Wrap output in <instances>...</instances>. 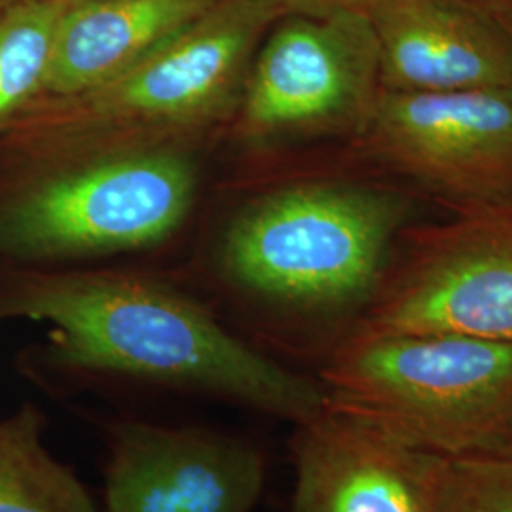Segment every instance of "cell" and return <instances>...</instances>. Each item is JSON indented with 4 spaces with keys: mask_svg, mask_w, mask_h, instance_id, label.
Instances as JSON below:
<instances>
[{
    "mask_svg": "<svg viewBox=\"0 0 512 512\" xmlns=\"http://www.w3.org/2000/svg\"><path fill=\"white\" fill-rule=\"evenodd\" d=\"M497 4H501V6H507L509 10H512V0H497Z\"/></svg>",
    "mask_w": 512,
    "mask_h": 512,
    "instance_id": "17",
    "label": "cell"
},
{
    "mask_svg": "<svg viewBox=\"0 0 512 512\" xmlns=\"http://www.w3.org/2000/svg\"><path fill=\"white\" fill-rule=\"evenodd\" d=\"M291 512H439L444 458L336 408L294 425Z\"/></svg>",
    "mask_w": 512,
    "mask_h": 512,
    "instance_id": "10",
    "label": "cell"
},
{
    "mask_svg": "<svg viewBox=\"0 0 512 512\" xmlns=\"http://www.w3.org/2000/svg\"><path fill=\"white\" fill-rule=\"evenodd\" d=\"M196 173L171 150L61 164L0 162V266L148 247L183 222Z\"/></svg>",
    "mask_w": 512,
    "mask_h": 512,
    "instance_id": "5",
    "label": "cell"
},
{
    "mask_svg": "<svg viewBox=\"0 0 512 512\" xmlns=\"http://www.w3.org/2000/svg\"><path fill=\"white\" fill-rule=\"evenodd\" d=\"M372 21L382 92L512 88V29L471 0H385Z\"/></svg>",
    "mask_w": 512,
    "mask_h": 512,
    "instance_id": "11",
    "label": "cell"
},
{
    "mask_svg": "<svg viewBox=\"0 0 512 512\" xmlns=\"http://www.w3.org/2000/svg\"><path fill=\"white\" fill-rule=\"evenodd\" d=\"M329 404L440 458L512 442V344L351 332L319 366Z\"/></svg>",
    "mask_w": 512,
    "mask_h": 512,
    "instance_id": "4",
    "label": "cell"
},
{
    "mask_svg": "<svg viewBox=\"0 0 512 512\" xmlns=\"http://www.w3.org/2000/svg\"><path fill=\"white\" fill-rule=\"evenodd\" d=\"M361 137L376 160L454 209H512L509 90L382 92Z\"/></svg>",
    "mask_w": 512,
    "mask_h": 512,
    "instance_id": "8",
    "label": "cell"
},
{
    "mask_svg": "<svg viewBox=\"0 0 512 512\" xmlns=\"http://www.w3.org/2000/svg\"><path fill=\"white\" fill-rule=\"evenodd\" d=\"M283 18L247 76L243 133L361 135L382 95L372 21L357 12Z\"/></svg>",
    "mask_w": 512,
    "mask_h": 512,
    "instance_id": "7",
    "label": "cell"
},
{
    "mask_svg": "<svg viewBox=\"0 0 512 512\" xmlns=\"http://www.w3.org/2000/svg\"><path fill=\"white\" fill-rule=\"evenodd\" d=\"M105 511L253 512L268 458L251 439L203 425L112 420Z\"/></svg>",
    "mask_w": 512,
    "mask_h": 512,
    "instance_id": "9",
    "label": "cell"
},
{
    "mask_svg": "<svg viewBox=\"0 0 512 512\" xmlns=\"http://www.w3.org/2000/svg\"><path fill=\"white\" fill-rule=\"evenodd\" d=\"M48 323L44 370L67 384L156 387L294 425L319 416L327 389L251 346L200 300L156 279L10 266L0 321Z\"/></svg>",
    "mask_w": 512,
    "mask_h": 512,
    "instance_id": "1",
    "label": "cell"
},
{
    "mask_svg": "<svg viewBox=\"0 0 512 512\" xmlns=\"http://www.w3.org/2000/svg\"><path fill=\"white\" fill-rule=\"evenodd\" d=\"M511 93H512V88H511Z\"/></svg>",
    "mask_w": 512,
    "mask_h": 512,
    "instance_id": "19",
    "label": "cell"
},
{
    "mask_svg": "<svg viewBox=\"0 0 512 512\" xmlns=\"http://www.w3.org/2000/svg\"><path fill=\"white\" fill-rule=\"evenodd\" d=\"M408 209L403 196L368 186L283 188L234 222L220 279L243 308L325 361L380 291Z\"/></svg>",
    "mask_w": 512,
    "mask_h": 512,
    "instance_id": "2",
    "label": "cell"
},
{
    "mask_svg": "<svg viewBox=\"0 0 512 512\" xmlns=\"http://www.w3.org/2000/svg\"><path fill=\"white\" fill-rule=\"evenodd\" d=\"M439 512H512V442L459 458H444Z\"/></svg>",
    "mask_w": 512,
    "mask_h": 512,
    "instance_id": "15",
    "label": "cell"
},
{
    "mask_svg": "<svg viewBox=\"0 0 512 512\" xmlns=\"http://www.w3.org/2000/svg\"><path fill=\"white\" fill-rule=\"evenodd\" d=\"M403 228V251L353 332L458 334L512 344V209L456 207Z\"/></svg>",
    "mask_w": 512,
    "mask_h": 512,
    "instance_id": "6",
    "label": "cell"
},
{
    "mask_svg": "<svg viewBox=\"0 0 512 512\" xmlns=\"http://www.w3.org/2000/svg\"><path fill=\"white\" fill-rule=\"evenodd\" d=\"M69 2L10 0L0 6V131L42 97Z\"/></svg>",
    "mask_w": 512,
    "mask_h": 512,
    "instance_id": "14",
    "label": "cell"
},
{
    "mask_svg": "<svg viewBox=\"0 0 512 512\" xmlns=\"http://www.w3.org/2000/svg\"><path fill=\"white\" fill-rule=\"evenodd\" d=\"M6 2H10V0H0V6H4Z\"/></svg>",
    "mask_w": 512,
    "mask_h": 512,
    "instance_id": "18",
    "label": "cell"
},
{
    "mask_svg": "<svg viewBox=\"0 0 512 512\" xmlns=\"http://www.w3.org/2000/svg\"><path fill=\"white\" fill-rule=\"evenodd\" d=\"M281 16H329L340 12L370 14L385 0H270Z\"/></svg>",
    "mask_w": 512,
    "mask_h": 512,
    "instance_id": "16",
    "label": "cell"
},
{
    "mask_svg": "<svg viewBox=\"0 0 512 512\" xmlns=\"http://www.w3.org/2000/svg\"><path fill=\"white\" fill-rule=\"evenodd\" d=\"M277 18L270 0H220L109 82L21 110L0 131V162H74L205 122L234 95L258 38Z\"/></svg>",
    "mask_w": 512,
    "mask_h": 512,
    "instance_id": "3",
    "label": "cell"
},
{
    "mask_svg": "<svg viewBox=\"0 0 512 512\" xmlns=\"http://www.w3.org/2000/svg\"><path fill=\"white\" fill-rule=\"evenodd\" d=\"M220 0H71L42 97L88 92L183 33Z\"/></svg>",
    "mask_w": 512,
    "mask_h": 512,
    "instance_id": "12",
    "label": "cell"
},
{
    "mask_svg": "<svg viewBox=\"0 0 512 512\" xmlns=\"http://www.w3.org/2000/svg\"><path fill=\"white\" fill-rule=\"evenodd\" d=\"M46 414L33 403L0 418V512H101L73 469L44 444Z\"/></svg>",
    "mask_w": 512,
    "mask_h": 512,
    "instance_id": "13",
    "label": "cell"
}]
</instances>
